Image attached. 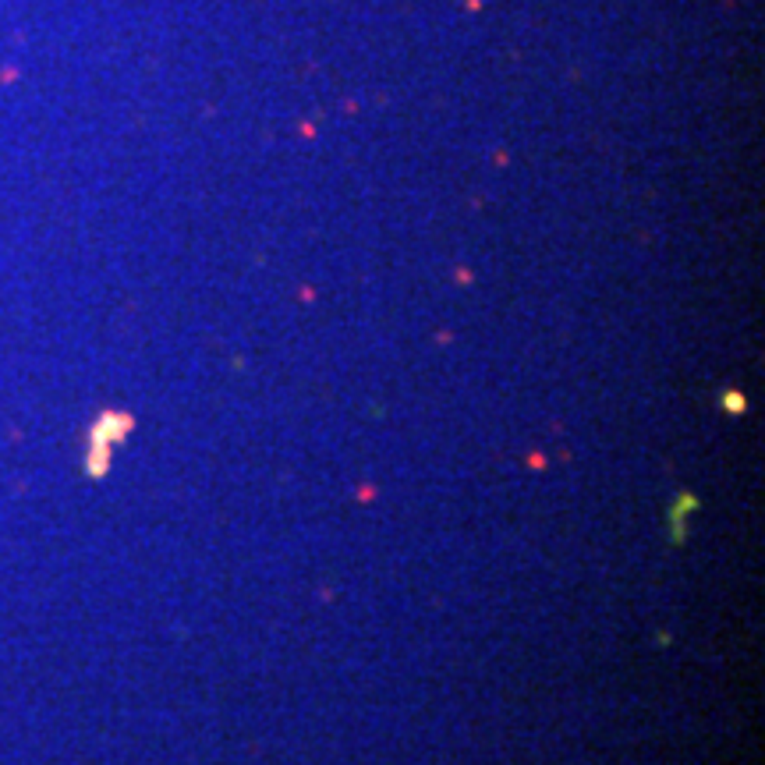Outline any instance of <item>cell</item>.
I'll return each mask as SVG.
<instances>
[{
	"label": "cell",
	"instance_id": "obj_1",
	"mask_svg": "<svg viewBox=\"0 0 765 765\" xmlns=\"http://www.w3.org/2000/svg\"><path fill=\"white\" fill-rule=\"evenodd\" d=\"M727 411H744V397L741 394H727Z\"/></svg>",
	"mask_w": 765,
	"mask_h": 765
}]
</instances>
